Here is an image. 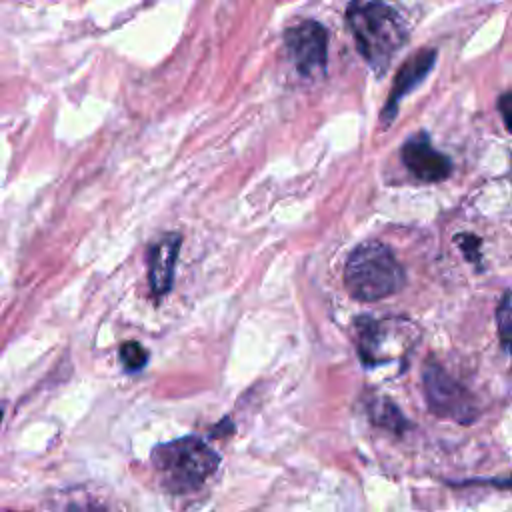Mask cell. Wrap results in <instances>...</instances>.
Wrapping results in <instances>:
<instances>
[{"mask_svg": "<svg viewBox=\"0 0 512 512\" xmlns=\"http://www.w3.org/2000/svg\"><path fill=\"white\" fill-rule=\"evenodd\" d=\"M402 162L410 170V174L424 182H440L450 176L452 162L446 154L438 152L430 138L420 132L408 138L402 146Z\"/></svg>", "mask_w": 512, "mask_h": 512, "instance_id": "7", "label": "cell"}, {"mask_svg": "<svg viewBox=\"0 0 512 512\" xmlns=\"http://www.w3.org/2000/svg\"><path fill=\"white\" fill-rule=\"evenodd\" d=\"M406 282L404 268L392 250L378 242L366 240L358 244L344 266V284L352 298L362 302L382 300L402 290Z\"/></svg>", "mask_w": 512, "mask_h": 512, "instance_id": "2", "label": "cell"}, {"mask_svg": "<svg viewBox=\"0 0 512 512\" xmlns=\"http://www.w3.org/2000/svg\"><path fill=\"white\" fill-rule=\"evenodd\" d=\"M284 46L290 62L304 78L324 74L328 62V32L316 20H302L284 34Z\"/></svg>", "mask_w": 512, "mask_h": 512, "instance_id": "6", "label": "cell"}, {"mask_svg": "<svg viewBox=\"0 0 512 512\" xmlns=\"http://www.w3.org/2000/svg\"><path fill=\"white\" fill-rule=\"evenodd\" d=\"M346 22L358 52L378 74L388 68L396 52L408 40V28L400 12L382 2L348 4Z\"/></svg>", "mask_w": 512, "mask_h": 512, "instance_id": "1", "label": "cell"}, {"mask_svg": "<svg viewBox=\"0 0 512 512\" xmlns=\"http://www.w3.org/2000/svg\"><path fill=\"white\" fill-rule=\"evenodd\" d=\"M180 244V234L168 232L148 248V282L156 296H164L172 288Z\"/></svg>", "mask_w": 512, "mask_h": 512, "instance_id": "9", "label": "cell"}, {"mask_svg": "<svg viewBox=\"0 0 512 512\" xmlns=\"http://www.w3.org/2000/svg\"><path fill=\"white\" fill-rule=\"evenodd\" d=\"M354 334L360 360L366 368L400 360L418 342L416 324L398 316H360L354 322Z\"/></svg>", "mask_w": 512, "mask_h": 512, "instance_id": "4", "label": "cell"}, {"mask_svg": "<svg viewBox=\"0 0 512 512\" xmlns=\"http://www.w3.org/2000/svg\"><path fill=\"white\" fill-rule=\"evenodd\" d=\"M496 324L500 342L506 352L512 356V292H506L496 308Z\"/></svg>", "mask_w": 512, "mask_h": 512, "instance_id": "11", "label": "cell"}, {"mask_svg": "<svg viewBox=\"0 0 512 512\" xmlns=\"http://www.w3.org/2000/svg\"><path fill=\"white\" fill-rule=\"evenodd\" d=\"M220 456L200 438L184 436L158 444L152 450V466L164 490L184 494L200 488L218 468Z\"/></svg>", "mask_w": 512, "mask_h": 512, "instance_id": "3", "label": "cell"}, {"mask_svg": "<svg viewBox=\"0 0 512 512\" xmlns=\"http://www.w3.org/2000/svg\"><path fill=\"white\" fill-rule=\"evenodd\" d=\"M422 380L428 408L436 416L450 418L458 424H470L476 420L478 408L472 394L460 382L448 376L440 366L428 364L424 368Z\"/></svg>", "mask_w": 512, "mask_h": 512, "instance_id": "5", "label": "cell"}, {"mask_svg": "<svg viewBox=\"0 0 512 512\" xmlns=\"http://www.w3.org/2000/svg\"><path fill=\"white\" fill-rule=\"evenodd\" d=\"M90 512H100V510H90Z\"/></svg>", "mask_w": 512, "mask_h": 512, "instance_id": "15", "label": "cell"}, {"mask_svg": "<svg viewBox=\"0 0 512 512\" xmlns=\"http://www.w3.org/2000/svg\"><path fill=\"white\" fill-rule=\"evenodd\" d=\"M370 418L374 424L384 426L396 434L404 432V428L408 426L406 418L402 416V412L388 400V398H378L372 406H370Z\"/></svg>", "mask_w": 512, "mask_h": 512, "instance_id": "10", "label": "cell"}, {"mask_svg": "<svg viewBox=\"0 0 512 512\" xmlns=\"http://www.w3.org/2000/svg\"><path fill=\"white\" fill-rule=\"evenodd\" d=\"M434 62H436V50L434 48H422L402 64V68L398 70V74L394 78L390 98L382 108V124L384 126H388L394 120L396 110H398V102L426 78V74L432 70Z\"/></svg>", "mask_w": 512, "mask_h": 512, "instance_id": "8", "label": "cell"}, {"mask_svg": "<svg viewBox=\"0 0 512 512\" xmlns=\"http://www.w3.org/2000/svg\"><path fill=\"white\" fill-rule=\"evenodd\" d=\"M498 110L502 114V120L506 124V128L512 132V88H508L506 92L500 94L498 98Z\"/></svg>", "mask_w": 512, "mask_h": 512, "instance_id": "13", "label": "cell"}, {"mask_svg": "<svg viewBox=\"0 0 512 512\" xmlns=\"http://www.w3.org/2000/svg\"><path fill=\"white\" fill-rule=\"evenodd\" d=\"M118 358H120V364L124 366L126 372H138V370H142L146 366L148 352L138 342L130 340V342H124L120 346Z\"/></svg>", "mask_w": 512, "mask_h": 512, "instance_id": "12", "label": "cell"}, {"mask_svg": "<svg viewBox=\"0 0 512 512\" xmlns=\"http://www.w3.org/2000/svg\"><path fill=\"white\" fill-rule=\"evenodd\" d=\"M456 242L462 246V250L466 252V256L470 260H476L478 258V252L474 248H478L480 240L476 236H470V234H464V236H456Z\"/></svg>", "mask_w": 512, "mask_h": 512, "instance_id": "14", "label": "cell"}]
</instances>
